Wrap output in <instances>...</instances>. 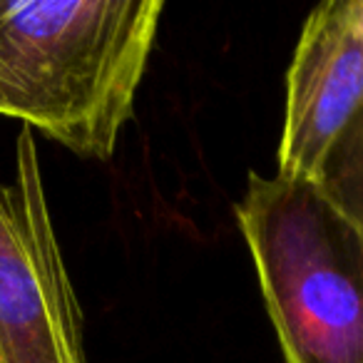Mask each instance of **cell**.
Masks as SVG:
<instances>
[{
    "label": "cell",
    "instance_id": "obj_5",
    "mask_svg": "<svg viewBox=\"0 0 363 363\" xmlns=\"http://www.w3.org/2000/svg\"><path fill=\"white\" fill-rule=\"evenodd\" d=\"M0 8H3V0H0Z\"/></svg>",
    "mask_w": 363,
    "mask_h": 363
},
{
    "label": "cell",
    "instance_id": "obj_3",
    "mask_svg": "<svg viewBox=\"0 0 363 363\" xmlns=\"http://www.w3.org/2000/svg\"><path fill=\"white\" fill-rule=\"evenodd\" d=\"M277 177L308 184L363 222V3L326 0L286 72Z\"/></svg>",
    "mask_w": 363,
    "mask_h": 363
},
{
    "label": "cell",
    "instance_id": "obj_2",
    "mask_svg": "<svg viewBox=\"0 0 363 363\" xmlns=\"http://www.w3.org/2000/svg\"><path fill=\"white\" fill-rule=\"evenodd\" d=\"M234 212L284 363H363V222L259 172Z\"/></svg>",
    "mask_w": 363,
    "mask_h": 363
},
{
    "label": "cell",
    "instance_id": "obj_1",
    "mask_svg": "<svg viewBox=\"0 0 363 363\" xmlns=\"http://www.w3.org/2000/svg\"><path fill=\"white\" fill-rule=\"evenodd\" d=\"M162 0H3L0 115L107 162L135 112Z\"/></svg>",
    "mask_w": 363,
    "mask_h": 363
},
{
    "label": "cell",
    "instance_id": "obj_4",
    "mask_svg": "<svg viewBox=\"0 0 363 363\" xmlns=\"http://www.w3.org/2000/svg\"><path fill=\"white\" fill-rule=\"evenodd\" d=\"M0 363H90L28 127L18 132L11 182H0Z\"/></svg>",
    "mask_w": 363,
    "mask_h": 363
}]
</instances>
